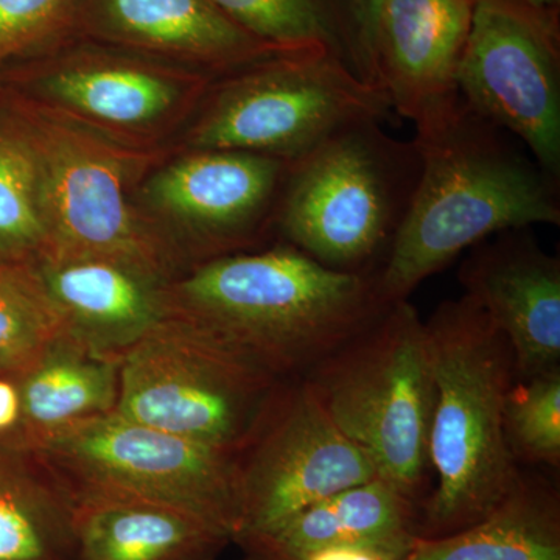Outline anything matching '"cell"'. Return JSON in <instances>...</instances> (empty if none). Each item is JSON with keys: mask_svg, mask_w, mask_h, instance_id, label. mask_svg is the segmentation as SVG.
Instances as JSON below:
<instances>
[{"mask_svg": "<svg viewBox=\"0 0 560 560\" xmlns=\"http://www.w3.org/2000/svg\"><path fill=\"white\" fill-rule=\"evenodd\" d=\"M377 477L307 381L278 394L241 453V540L270 536L312 504Z\"/></svg>", "mask_w": 560, "mask_h": 560, "instance_id": "cell-13", "label": "cell"}, {"mask_svg": "<svg viewBox=\"0 0 560 560\" xmlns=\"http://www.w3.org/2000/svg\"><path fill=\"white\" fill-rule=\"evenodd\" d=\"M0 560H77L73 500L31 452L0 444Z\"/></svg>", "mask_w": 560, "mask_h": 560, "instance_id": "cell-22", "label": "cell"}, {"mask_svg": "<svg viewBox=\"0 0 560 560\" xmlns=\"http://www.w3.org/2000/svg\"><path fill=\"white\" fill-rule=\"evenodd\" d=\"M70 497L120 493L189 512L235 541L241 455L143 425L117 412L84 420L28 448Z\"/></svg>", "mask_w": 560, "mask_h": 560, "instance_id": "cell-9", "label": "cell"}, {"mask_svg": "<svg viewBox=\"0 0 560 560\" xmlns=\"http://www.w3.org/2000/svg\"><path fill=\"white\" fill-rule=\"evenodd\" d=\"M167 300L278 378L313 370L388 307L374 275L331 270L283 242L191 265Z\"/></svg>", "mask_w": 560, "mask_h": 560, "instance_id": "cell-2", "label": "cell"}, {"mask_svg": "<svg viewBox=\"0 0 560 560\" xmlns=\"http://www.w3.org/2000/svg\"><path fill=\"white\" fill-rule=\"evenodd\" d=\"M305 381L377 477L416 500L430 467L434 377L425 320L410 302L388 305Z\"/></svg>", "mask_w": 560, "mask_h": 560, "instance_id": "cell-5", "label": "cell"}, {"mask_svg": "<svg viewBox=\"0 0 560 560\" xmlns=\"http://www.w3.org/2000/svg\"><path fill=\"white\" fill-rule=\"evenodd\" d=\"M81 0H0V72L60 49L77 36Z\"/></svg>", "mask_w": 560, "mask_h": 560, "instance_id": "cell-27", "label": "cell"}, {"mask_svg": "<svg viewBox=\"0 0 560 560\" xmlns=\"http://www.w3.org/2000/svg\"><path fill=\"white\" fill-rule=\"evenodd\" d=\"M65 337L94 355L124 359L168 315L172 279L130 261L57 257L36 264Z\"/></svg>", "mask_w": 560, "mask_h": 560, "instance_id": "cell-17", "label": "cell"}, {"mask_svg": "<svg viewBox=\"0 0 560 560\" xmlns=\"http://www.w3.org/2000/svg\"><path fill=\"white\" fill-rule=\"evenodd\" d=\"M279 388L280 378L241 350L168 311L120 360L114 412L241 455Z\"/></svg>", "mask_w": 560, "mask_h": 560, "instance_id": "cell-7", "label": "cell"}, {"mask_svg": "<svg viewBox=\"0 0 560 560\" xmlns=\"http://www.w3.org/2000/svg\"><path fill=\"white\" fill-rule=\"evenodd\" d=\"M474 0H383L372 38L368 83L415 127L460 101L458 66Z\"/></svg>", "mask_w": 560, "mask_h": 560, "instance_id": "cell-14", "label": "cell"}, {"mask_svg": "<svg viewBox=\"0 0 560 560\" xmlns=\"http://www.w3.org/2000/svg\"><path fill=\"white\" fill-rule=\"evenodd\" d=\"M62 335L36 264L0 261V374L24 377Z\"/></svg>", "mask_w": 560, "mask_h": 560, "instance_id": "cell-24", "label": "cell"}, {"mask_svg": "<svg viewBox=\"0 0 560 560\" xmlns=\"http://www.w3.org/2000/svg\"><path fill=\"white\" fill-rule=\"evenodd\" d=\"M456 80L474 113L521 139L559 180V10L523 0H474Z\"/></svg>", "mask_w": 560, "mask_h": 560, "instance_id": "cell-11", "label": "cell"}, {"mask_svg": "<svg viewBox=\"0 0 560 560\" xmlns=\"http://www.w3.org/2000/svg\"><path fill=\"white\" fill-rule=\"evenodd\" d=\"M383 0H350L348 20L350 65L357 75L368 81L372 38Z\"/></svg>", "mask_w": 560, "mask_h": 560, "instance_id": "cell-28", "label": "cell"}, {"mask_svg": "<svg viewBox=\"0 0 560 560\" xmlns=\"http://www.w3.org/2000/svg\"><path fill=\"white\" fill-rule=\"evenodd\" d=\"M21 425V378L0 374V444H16Z\"/></svg>", "mask_w": 560, "mask_h": 560, "instance_id": "cell-29", "label": "cell"}, {"mask_svg": "<svg viewBox=\"0 0 560 560\" xmlns=\"http://www.w3.org/2000/svg\"><path fill=\"white\" fill-rule=\"evenodd\" d=\"M422 168L407 215L375 272L383 304L407 301L423 280L490 235L559 224V180L515 150L504 131L458 105L416 127Z\"/></svg>", "mask_w": 560, "mask_h": 560, "instance_id": "cell-1", "label": "cell"}, {"mask_svg": "<svg viewBox=\"0 0 560 560\" xmlns=\"http://www.w3.org/2000/svg\"><path fill=\"white\" fill-rule=\"evenodd\" d=\"M525 230L474 246L460 267L467 296L510 342L515 381L560 368V264Z\"/></svg>", "mask_w": 560, "mask_h": 560, "instance_id": "cell-16", "label": "cell"}, {"mask_svg": "<svg viewBox=\"0 0 560 560\" xmlns=\"http://www.w3.org/2000/svg\"><path fill=\"white\" fill-rule=\"evenodd\" d=\"M13 97L27 119L38 154L50 235L44 259L106 257L176 278L183 256L135 202L139 180L168 156L167 150L127 149Z\"/></svg>", "mask_w": 560, "mask_h": 560, "instance_id": "cell-8", "label": "cell"}, {"mask_svg": "<svg viewBox=\"0 0 560 560\" xmlns=\"http://www.w3.org/2000/svg\"><path fill=\"white\" fill-rule=\"evenodd\" d=\"M418 539L415 500L375 477L312 504L270 536L237 544L245 552L276 558L352 547L401 560Z\"/></svg>", "mask_w": 560, "mask_h": 560, "instance_id": "cell-19", "label": "cell"}, {"mask_svg": "<svg viewBox=\"0 0 560 560\" xmlns=\"http://www.w3.org/2000/svg\"><path fill=\"white\" fill-rule=\"evenodd\" d=\"M290 164L248 151L180 150L143 175L135 202L183 259L245 253L276 228Z\"/></svg>", "mask_w": 560, "mask_h": 560, "instance_id": "cell-12", "label": "cell"}, {"mask_svg": "<svg viewBox=\"0 0 560 560\" xmlns=\"http://www.w3.org/2000/svg\"><path fill=\"white\" fill-rule=\"evenodd\" d=\"M243 560H389L377 552L361 550L352 547H327L293 556V558H276V556L256 555L245 552Z\"/></svg>", "mask_w": 560, "mask_h": 560, "instance_id": "cell-30", "label": "cell"}, {"mask_svg": "<svg viewBox=\"0 0 560 560\" xmlns=\"http://www.w3.org/2000/svg\"><path fill=\"white\" fill-rule=\"evenodd\" d=\"M385 92L337 51L272 55L212 80L180 136V150H237L293 162L350 125L383 120Z\"/></svg>", "mask_w": 560, "mask_h": 560, "instance_id": "cell-6", "label": "cell"}, {"mask_svg": "<svg viewBox=\"0 0 560 560\" xmlns=\"http://www.w3.org/2000/svg\"><path fill=\"white\" fill-rule=\"evenodd\" d=\"M77 36L210 79L282 54L209 0H81Z\"/></svg>", "mask_w": 560, "mask_h": 560, "instance_id": "cell-15", "label": "cell"}, {"mask_svg": "<svg viewBox=\"0 0 560 560\" xmlns=\"http://www.w3.org/2000/svg\"><path fill=\"white\" fill-rule=\"evenodd\" d=\"M212 80L81 38L0 72L3 91L140 151L183 132Z\"/></svg>", "mask_w": 560, "mask_h": 560, "instance_id": "cell-10", "label": "cell"}, {"mask_svg": "<svg viewBox=\"0 0 560 560\" xmlns=\"http://www.w3.org/2000/svg\"><path fill=\"white\" fill-rule=\"evenodd\" d=\"M119 368L120 361L94 355L62 335L21 378L22 425L13 447L28 451L58 431L114 412Z\"/></svg>", "mask_w": 560, "mask_h": 560, "instance_id": "cell-21", "label": "cell"}, {"mask_svg": "<svg viewBox=\"0 0 560 560\" xmlns=\"http://www.w3.org/2000/svg\"><path fill=\"white\" fill-rule=\"evenodd\" d=\"M43 179L20 103L0 94V261L38 264L49 254Z\"/></svg>", "mask_w": 560, "mask_h": 560, "instance_id": "cell-23", "label": "cell"}, {"mask_svg": "<svg viewBox=\"0 0 560 560\" xmlns=\"http://www.w3.org/2000/svg\"><path fill=\"white\" fill-rule=\"evenodd\" d=\"M0 94H2V88H0Z\"/></svg>", "mask_w": 560, "mask_h": 560, "instance_id": "cell-32", "label": "cell"}, {"mask_svg": "<svg viewBox=\"0 0 560 560\" xmlns=\"http://www.w3.org/2000/svg\"><path fill=\"white\" fill-rule=\"evenodd\" d=\"M523 2H528L530 5L547 10H559L560 5V0H523Z\"/></svg>", "mask_w": 560, "mask_h": 560, "instance_id": "cell-31", "label": "cell"}, {"mask_svg": "<svg viewBox=\"0 0 560 560\" xmlns=\"http://www.w3.org/2000/svg\"><path fill=\"white\" fill-rule=\"evenodd\" d=\"M77 560H220L232 537L168 504L120 493L73 495Z\"/></svg>", "mask_w": 560, "mask_h": 560, "instance_id": "cell-18", "label": "cell"}, {"mask_svg": "<svg viewBox=\"0 0 560 560\" xmlns=\"http://www.w3.org/2000/svg\"><path fill=\"white\" fill-rule=\"evenodd\" d=\"M228 20L280 51L327 47L350 65L346 14L335 0H209ZM352 66V65H350Z\"/></svg>", "mask_w": 560, "mask_h": 560, "instance_id": "cell-25", "label": "cell"}, {"mask_svg": "<svg viewBox=\"0 0 560 560\" xmlns=\"http://www.w3.org/2000/svg\"><path fill=\"white\" fill-rule=\"evenodd\" d=\"M434 377L429 463L436 488L419 537H442L495 510L521 477L504 433L515 382L510 342L467 294L425 320Z\"/></svg>", "mask_w": 560, "mask_h": 560, "instance_id": "cell-3", "label": "cell"}, {"mask_svg": "<svg viewBox=\"0 0 560 560\" xmlns=\"http://www.w3.org/2000/svg\"><path fill=\"white\" fill-rule=\"evenodd\" d=\"M401 560H560L558 490L521 474L481 521L447 536L419 537Z\"/></svg>", "mask_w": 560, "mask_h": 560, "instance_id": "cell-20", "label": "cell"}, {"mask_svg": "<svg viewBox=\"0 0 560 560\" xmlns=\"http://www.w3.org/2000/svg\"><path fill=\"white\" fill-rule=\"evenodd\" d=\"M504 433L518 463H560V368L512 383L504 405Z\"/></svg>", "mask_w": 560, "mask_h": 560, "instance_id": "cell-26", "label": "cell"}, {"mask_svg": "<svg viewBox=\"0 0 560 560\" xmlns=\"http://www.w3.org/2000/svg\"><path fill=\"white\" fill-rule=\"evenodd\" d=\"M381 124L342 128L290 164L276 230L331 270H381L418 186L415 140L390 138Z\"/></svg>", "mask_w": 560, "mask_h": 560, "instance_id": "cell-4", "label": "cell"}]
</instances>
